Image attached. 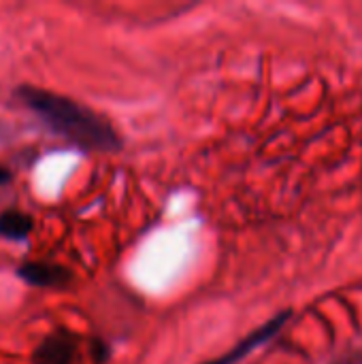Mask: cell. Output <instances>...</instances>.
<instances>
[{
  "label": "cell",
  "instance_id": "obj_1",
  "mask_svg": "<svg viewBox=\"0 0 362 364\" xmlns=\"http://www.w3.org/2000/svg\"><path fill=\"white\" fill-rule=\"evenodd\" d=\"M17 96L55 134L68 139L70 143H75L83 149L117 151L122 147L117 132L105 117L96 115L92 109H87L70 98L45 92V90H36L30 85L19 87Z\"/></svg>",
  "mask_w": 362,
  "mask_h": 364
},
{
  "label": "cell",
  "instance_id": "obj_2",
  "mask_svg": "<svg viewBox=\"0 0 362 364\" xmlns=\"http://www.w3.org/2000/svg\"><path fill=\"white\" fill-rule=\"evenodd\" d=\"M17 275L26 284L36 286V288H58L70 279V273L66 269L47 264V262H28V264L19 267Z\"/></svg>",
  "mask_w": 362,
  "mask_h": 364
},
{
  "label": "cell",
  "instance_id": "obj_3",
  "mask_svg": "<svg viewBox=\"0 0 362 364\" xmlns=\"http://www.w3.org/2000/svg\"><path fill=\"white\" fill-rule=\"evenodd\" d=\"M75 343L68 335L47 337L34 352V364H73Z\"/></svg>",
  "mask_w": 362,
  "mask_h": 364
},
{
  "label": "cell",
  "instance_id": "obj_4",
  "mask_svg": "<svg viewBox=\"0 0 362 364\" xmlns=\"http://www.w3.org/2000/svg\"><path fill=\"white\" fill-rule=\"evenodd\" d=\"M288 316L290 314H284V316H280V318H275L273 322H269L265 328H260L258 333H254L252 337H247L245 341H241L230 354H226V356H222L220 360H213V363H209V364H235V363H239L245 354H250L252 350H256L260 343H265L269 337H273L280 328H282V324L288 320Z\"/></svg>",
  "mask_w": 362,
  "mask_h": 364
},
{
  "label": "cell",
  "instance_id": "obj_5",
  "mask_svg": "<svg viewBox=\"0 0 362 364\" xmlns=\"http://www.w3.org/2000/svg\"><path fill=\"white\" fill-rule=\"evenodd\" d=\"M32 230V220L21 211H4L0 215V235L11 241L26 239Z\"/></svg>",
  "mask_w": 362,
  "mask_h": 364
},
{
  "label": "cell",
  "instance_id": "obj_6",
  "mask_svg": "<svg viewBox=\"0 0 362 364\" xmlns=\"http://www.w3.org/2000/svg\"><path fill=\"white\" fill-rule=\"evenodd\" d=\"M9 179H11V175H9V171L0 166V186H2V183H6Z\"/></svg>",
  "mask_w": 362,
  "mask_h": 364
},
{
  "label": "cell",
  "instance_id": "obj_7",
  "mask_svg": "<svg viewBox=\"0 0 362 364\" xmlns=\"http://www.w3.org/2000/svg\"><path fill=\"white\" fill-rule=\"evenodd\" d=\"M344 364H352V363H344Z\"/></svg>",
  "mask_w": 362,
  "mask_h": 364
}]
</instances>
